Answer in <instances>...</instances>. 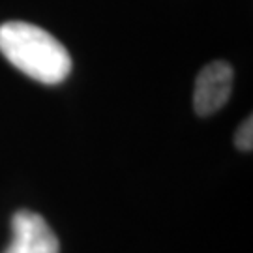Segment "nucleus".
I'll return each instance as SVG.
<instances>
[{"label": "nucleus", "mask_w": 253, "mask_h": 253, "mask_svg": "<svg viewBox=\"0 0 253 253\" xmlns=\"http://www.w3.org/2000/svg\"><path fill=\"white\" fill-rule=\"evenodd\" d=\"M0 53L19 72L43 84H58L72 72L68 49L47 30L25 21L0 25Z\"/></svg>", "instance_id": "f257e3e1"}, {"label": "nucleus", "mask_w": 253, "mask_h": 253, "mask_svg": "<svg viewBox=\"0 0 253 253\" xmlns=\"http://www.w3.org/2000/svg\"><path fill=\"white\" fill-rule=\"evenodd\" d=\"M4 253H60V246L43 217L21 210L11 217V242Z\"/></svg>", "instance_id": "f03ea898"}, {"label": "nucleus", "mask_w": 253, "mask_h": 253, "mask_svg": "<svg viewBox=\"0 0 253 253\" xmlns=\"http://www.w3.org/2000/svg\"><path fill=\"white\" fill-rule=\"evenodd\" d=\"M233 90V68L227 62L207 64L197 75L193 107L199 117L214 115L223 107Z\"/></svg>", "instance_id": "7ed1b4c3"}, {"label": "nucleus", "mask_w": 253, "mask_h": 253, "mask_svg": "<svg viewBox=\"0 0 253 253\" xmlns=\"http://www.w3.org/2000/svg\"><path fill=\"white\" fill-rule=\"evenodd\" d=\"M235 143L240 150L252 152V148H253V118L252 117H248L244 122L240 124V127H238V131H236V135H235Z\"/></svg>", "instance_id": "20e7f679"}]
</instances>
